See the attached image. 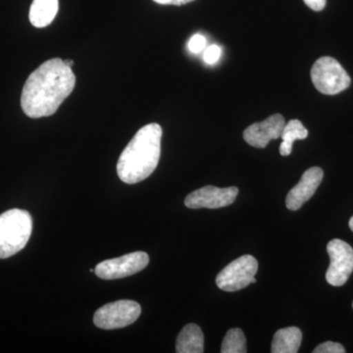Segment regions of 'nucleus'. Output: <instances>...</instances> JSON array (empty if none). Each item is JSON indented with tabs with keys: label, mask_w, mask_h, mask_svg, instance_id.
<instances>
[{
	"label": "nucleus",
	"mask_w": 353,
	"mask_h": 353,
	"mask_svg": "<svg viewBox=\"0 0 353 353\" xmlns=\"http://www.w3.org/2000/svg\"><path fill=\"white\" fill-rule=\"evenodd\" d=\"M310 74L313 85L323 94H340L352 83L347 72L333 57L319 58L313 65Z\"/></svg>",
	"instance_id": "nucleus-4"
},
{
	"label": "nucleus",
	"mask_w": 353,
	"mask_h": 353,
	"mask_svg": "<svg viewBox=\"0 0 353 353\" xmlns=\"http://www.w3.org/2000/svg\"><path fill=\"white\" fill-rule=\"evenodd\" d=\"M58 0H34L30 8V22L36 28L51 24L58 12Z\"/></svg>",
	"instance_id": "nucleus-14"
},
{
	"label": "nucleus",
	"mask_w": 353,
	"mask_h": 353,
	"mask_svg": "<svg viewBox=\"0 0 353 353\" xmlns=\"http://www.w3.org/2000/svg\"><path fill=\"white\" fill-rule=\"evenodd\" d=\"M285 125V118L281 114H274L262 122L254 123L246 128L243 139L248 145L256 148H264L272 139L281 138Z\"/></svg>",
	"instance_id": "nucleus-10"
},
{
	"label": "nucleus",
	"mask_w": 353,
	"mask_h": 353,
	"mask_svg": "<svg viewBox=\"0 0 353 353\" xmlns=\"http://www.w3.org/2000/svg\"><path fill=\"white\" fill-rule=\"evenodd\" d=\"M150 263L148 253L137 252L123 255L118 259H108L97 265L94 272L103 280H116L139 273Z\"/></svg>",
	"instance_id": "nucleus-8"
},
{
	"label": "nucleus",
	"mask_w": 353,
	"mask_h": 353,
	"mask_svg": "<svg viewBox=\"0 0 353 353\" xmlns=\"http://www.w3.org/2000/svg\"><path fill=\"white\" fill-rule=\"evenodd\" d=\"M158 4H162V6H185V4L190 3V2L194 1V0H153Z\"/></svg>",
	"instance_id": "nucleus-21"
},
{
	"label": "nucleus",
	"mask_w": 353,
	"mask_h": 353,
	"mask_svg": "<svg viewBox=\"0 0 353 353\" xmlns=\"http://www.w3.org/2000/svg\"><path fill=\"white\" fill-rule=\"evenodd\" d=\"M239 189L236 187L220 188L206 185L190 192L185 197V205L190 209H217L231 205L236 201Z\"/></svg>",
	"instance_id": "nucleus-9"
},
{
	"label": "nucleus",
	"mask_w": 353,
	"mask_h": 353,
	"mask_svg": "<svg viewBox=\"0 0 353 353\" xmlns=\"http://www.w3.org/2000/svg\"><path fill=\"white\" fill-rule=\"evenodd\" d=\"M314 353H345V350L341 343H334V341H326L321 345L316 347L313 350Z\"/></svg>",
	"instance_id": "nucleus-17"
},
{
	"label": "nucleus",
	"mask_w": 353,
	"mask_h": 353,
	"mask_svg": "<svg viewBox=\"0 0 353 353\" xmlns=\"http://www.w3.org/2000/svg\"><path fill=\"white\" fill-rule=\"evenodd\" d=\"M307 137L308 131L301 121L290 120L289 123L285 125L282 134H281L283 141L280 145V154L282 157H289L292 153L294 141L297 139H306Z\"/></svg>",
	"instance_id": "nucleus-15"
},
{
	"label": "nucleus",
	"mask_w": 353,
	"mask_h": 353,
	"mask_svg": "<svg viewBox=\"0 0 353 353\" xmlns=\"http://www.w3.org/2000/svg\"><path fill=\"white\" fill-rule=\"evenodd\" d=\"M161 139L162 128L157 123L139 130L118 160L117 173L122 182L132 185L152 175L159 162Z\"/></svg>",
	"instance_id": "nucleus-2"
},
{
	"label": "nucleus",
	"mask_w": 353,
	"mask_h": 353,
	"mask_svg": "<svg viewBox=\"0 0 353 353\" xmlns=\"http://www.w3.org/2000/svg\"><path fill=\"white\" fill-rule=\"evenodd\" d=\"M304 3L314 11H322L326 6L327 0H303Z\"/></svg>",
	"instance_id": "nucleus-20"
},
{
	"label": "nucleus",
	"mask_w": 353,
	"mask_h": 353,
	"mask_svg": "<svg viewBox=\"0 0 353 353\" xmlns=\"http://www.w3.org/2000/svg\"><path fill=\"white\" fill-rule=\"evenodd\" d=\"M352 307H353V303H352Z\"/></svg>",
	"instance_id": "nucleus-24"
},
{
	"label": "nucleus",
	"mask_w": 353,
	"mask_h": 353,
	"mask_svg": "<svg viewBox=\"0 0 353 353\" xmlns=\"http://www.w3.org/2000/svg\"><path fill=\"white\" fill-rule=\"evenodd\" d=\"M303 333L297 327L281 329L274 334L271 352L296 353L301 347Z\"/></svg>",
	"instance_id": "nucleus-13"
},
{
	"label": "nucleus",
	"mask_w": 353,
	"mask_h": 353,
	"mask_svg": "<svg viewBox=\"0 0 353 353\" xmlns=\"http://www.w3.org/2000/svg\"><path fill=\"white\" fill-rule=\"evenodd\" d=\"M75 85L76 77L64 60H48L26 81L21 95L23 111L34 119L53 115L73 92Z\"/></svg>",
	"instance_id": "nucleus-1"
},
{
	"label": "nucleus",
	"mask_w": 353,
	"mask_h": 353,
	"mask_svg": "<svg viewBox=\"0 0 353 353\" xmlns=\"http://www.w3.org/2000/svg\"><path fill=\"white\" fill-rule=\"evenodd\" d=\"M221 57V48L218 46H211L204 51L203 60L205 63L215 64Z\"/></svg>",
	"instance_id": "nucleus-18"
},
{
	"label": "nucleus",
	"mask_w": 353,
	"mask_h": 353,
	"mask_svg": "<svg viewBox=\"0 0 353 353\" xmlns=\"http://www.w3.org/2000/svg\"><path fill=\"white\" fill-rule=\"evenodd\" d=\"M331 263L326 280L334 287H341L347 282L353 271V248L345 241L334 239L327 245Z\"/></svg>",
	"instance_id": "nucleus-7"
},
{
	"label": "nucleus",
	"mask_w": 353,
	"mask_h": 353,
	"mask_svg": "<svg viewBox=\"0 0 353 353\" xmlns=\"http://www.w3.org/2000/svg\"><path fill=\"white\" fill-rule=\"evenodd\" d=\"M141 313V305L136 301H114L95 312L94 323L97 328L104 330L125 328L136 322Z\"/></svg>",
	"instance_id": "nucleus-6"
},
{
	"label": "nucleus",
	"mask_w": 353,
	"mask_h": 353,
	"mask_svg": "<svg viewBox=\"0 0 353 353\" xmlns=\"http://www.w3.org/2000/svg\"><path fill=\"white\" fill-rule=\"evenodd\" d=\"M32 216L22 209H10L0 215V259L21 252L30 240Z\"/></svg>",
	"instance_id": "nucleus-3"
},
{
	"label": "nucleus",
	"mask_w": 353,
	"mask_h": 353,
	"mask_svg": "<svg viewBox=\"0 0 353 353\" xmlns=\"http://www.w3.org/2000/svg\"><path fill=\"white\" fill-rule=\"evenodd\" d=\"M259 262L252 255H243L227 265L216 277V284L224 292H234L256 283Z\"/></svg>",
	"instance_id": "nucleus-5"
},
{
	"label": "nucleus",
	"mask_w": 353,
	"mask_h": 353,
	"mask_svg": "<svg viewBox=\"0 0 353 353\" xmlns=\"http://www.w3.org/2000/svg\"><path fill=\"white\" fill-rule=\"evenodd\" d=\"M206 46V39L201 34H194L189 41V50L192 53H199Z\"/></svg>",
	"instance_id": "nucleus-19"
},
{
	"label": "nucleus",
	"mask_w": 353,
	"mask_h": 353,
	"mask_svg": "<svg viewBox=\"0 0 353 353\" xmlns=\"http://www.w3.org/2000/svg\"><path fill=\"white\" fill-rule=\"evenodd\" d=\"M64 61H65V63L68 65V66H70V67H72L74 65V61H72V60L67 59V60H64Z\"/></svg>",
	"instance_id": "nucleus-22"
},
{
	"label": "nucleus",
	"mask_w": 353,
	"mask_h": 353,
	"mask_svg": "<svg viewBox=\"0 0 353 353\" xmlns=\"http://www.w3.org/2000/svg\"><path fill=\"white\" fill-rule=\"evenodd\" d=\"M350 230H352V231L353 232V216L352 218H350Z\"/></svg>",
	"instance_id": "nucleus-23"
},
{
	"label": "nucleus",
	"mask_w": 353,
	"mask_h": 353,
	"mask_svg": "<svg viewBox=\"0 0 353 353\" xmlns=\"http://www.w3.org/2000/svg\"><path fill=\"white\" fill-rule=\"evenodd\" d=\"M178 353H202L204 352V336L201 327L188 324L179 334L176 341Z\"/></svg>",
	"instance_id": "nucleus-12"
},
{
	"label": "nucleus",
	"mask_w": 353,
	"mask_h": 353,
	"mask_svg": "<svg viewBox=\"0 0 353 353\" xmlns=\"http://www.w3.org/2000/svg\"><path fill=\"white\" fill-rule=\"evenodd\" d=\"M222 353H245L246 340L245 334L240 328H234L229 330L223 340L222 347H221Z\"/></svg>",
	"instance_id": "nucleus-16"
},
{
	"label": "nucleus",
	"mask_w": 353,
	"mask_h": 353,
	"mask_svg": "<svg viewBox=\"0 0 353 353\" xmlns=\"http://www.w3.org/2000/svg\"><path fill=\"white\" fill-rule=\"evenodd\" d=\"M324 172L320 167H311L304 172L301 181L290 190L285 199V206L292 211L303 208L305 202L314 196L316 190L322 183Z\"/></svg>",
	"instance_id": "nucleus-11"
}]
</instances>
